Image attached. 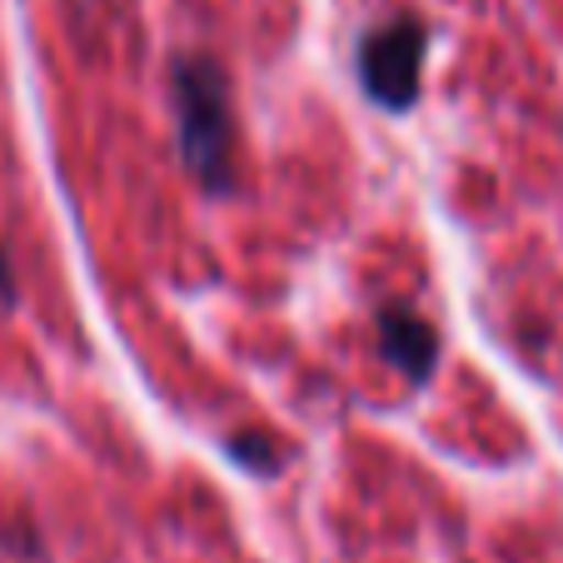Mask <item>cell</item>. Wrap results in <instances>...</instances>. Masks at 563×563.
<instances>
[{"label":"cell","instance_id":"1","mask_svg":"<svg viewBox=\"0 0 563 563\" xmlns=\"http://www.w3.org/2000/svg\"><path fill=\"white\" fill-rule=\"evenodd\" d=\"M170 106L180 120V150L200 190L234 195L240 185V125L230 75L214 55H180L170 65Z\"/></svg>","mask_w":563,"mask_h":563},{"label":"cell","instance_id":"2","mask_svg":"<svg viewBox=\"0 0 563 563\" xmlns=\"http://www.w3.org/2000/svg\"><path fill=\"white\" fill-rule=\"evenodd\" d=\"M429 55V25L419 15H394L360 41V86L379 110L405 115L419 100Z\"/></svg>","mask_w":563,"mask_h":563},{"label":"cell","instance_id":"3","mask_svg":"<svg viewBox=\"0 0 563 563\" xmlns=\"http://www.w3.org/2000/svg\"><path fill=\"white\" fill-rule=\"evenodd\" d=\"M379 354L405 374L409 384H429L439 369V334L434 324L415 314L409 305H379Z\"/></svg>","mask_w":563,"mask_h":563},{"label":"cell","instance_id":"4","mask_svg":"<svg viewBox=\"0 0 563 563\" xmlns=\"http://www.w3.org/2000/svg\"><path fill=\"white\" fill-rule=\"evenodd\" d=\"M230 459L234 464H245V468H255L260 478H269V474H279V444L275 439H265V434H234L230 439Z\"/></svg>","mask_w":563,"mask_h":563},{"label":"cell","instance_id":"5","mask_svg":"<svg viewBox=\"0 0 563 563\" xmlns=\"http://www.w3.org/2000/svg\"><path fill=\"white\" fill-rule=\"evenodd\" d=\"M0 305H15V269H11L5 245H0Z\"/></svg>","mask_w":563,"mask_h":563}]
</instances>
